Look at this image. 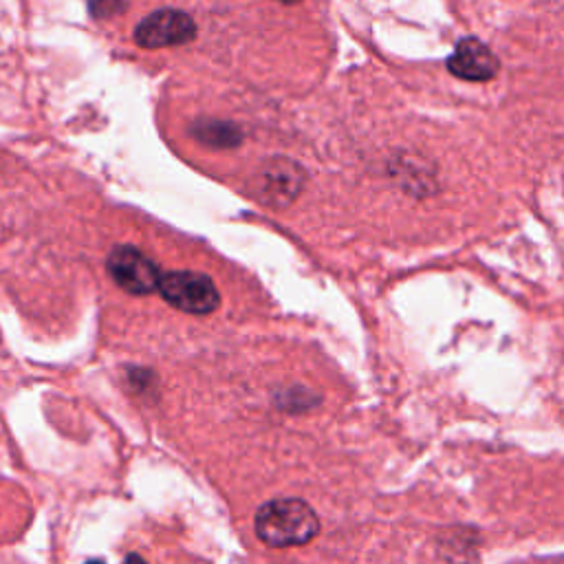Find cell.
Returning <instances> with one entry per match:
<instances>
[{
  "label": "cell",
  "mask_w": 564,
  "mask_h": 564,
  "mask_svg": "<svg viewBox=\"0 0 564 564\" xmlns=\"http://www.w3.org/2000/svg\"><path fill=\"white\" fill-rule=\"evenodd\" d=\"M253 531L271 549L302 546L319 533V518L302 498H275L258 507Z\"/></svg>",
  "instance_id": "cell-1"
},
{
  "label": "cell",
  "mask_w": 564,
  "mask_h": 564,
  "mask_svg": "<svg viewBox=\"0 0 564 564\" xmlns=\"http://www.w3.org/2000/svg\"><path fill=\"white\" fill-rule=\"evenodd\" d=\"M159 293L167 304L192 315H207L220 304L214 280L200 271H167L161 275Z\"/></svg>",
  "instance_id": "cell-2"
},
{
  "label": "cell",
  "mask_w": 564,
  "mask_h": 564,
  "mask_svg": "<svg viewBox=\"0 0 564 564\" xmlns=\"http://www.w3.org/2000/svg\"><path fill=\"white\" fill-rule=\"evenodd\" d=\"M106 269L112 282L132 295H148L159 289L161 271L159 267L137 247L119 245L110 251Z\"/></svg>",
  "instance_id": "cell-3"
},
{
  "label": "cell",
  "mask_w": 564,
  "mask_h": 564,
  "mask_svg": "<svg viewBox=\"0 0 564 564\" xmlns=\"http://www.w3.org/2000/svg\"><path fill=\"white\" fill-rule=\"evenodd\" d=\"M196 35V22L181 9H159L134 26V42L141 48L178 46Z\"/></svg>",
  "instance_id": "cell-4"
},
{
  "label": "cell",
  "mask_w": 564,
  "mask_h": 564,
  "mask_svg": "<svg viewBox=\"0 0 564 564\" xmlns=\"http://www.w3.org/2000/svg\"><path fill=\"white\" fill-rule=\"evenodd\" d=\"M447 70L463 82H489L498 75L500 59L482 40L465 35L447 57Z\"/></svg>",
  "instance_id": "cell-5"
},
{
  "label": "cell",
  "mask_w": 564,
  "mask_h": 564,
  "mask_svg": "<svg viewBox=\"0 0 564 564\" xmlns=\"http://www.w3.org/2000/svg\"><path fill=\"white\" fill-rule=\"evenodd\" d=\"M304 183V174L295 163L273 161L260 174V196L269 205H286L291 203Z\"/></svg>",
  "instance_id": "cell-6"
},
{
  "label": "cell",
  "mask_w": 564,
  "mask_h": 564,
  "mask_svg": "<svg viewBox=\"0 0 564 564\" xmlns=\"http://www.w3.org/2000/svg\"><path fill=\"white\" fill-rule=\"evenodd\" d=\"M194 134L203 141V143H209V145H236L240 134L234 126L229 123H198V128L194 130Z\"/></svg>",
  "instance_id": "cell-7"
},
{
  "label": "cell",
  "mask_w": 564,
  "mask_h": 564,
  "mask_svg": "<svg viewBox=\"0 0 564 564\" xmlns=\"http://www.w3.org/2000/svg\"><path fill=\"white\" fill-rule=\"evenodd\" d=\"M123 7H126V0H90V11H93V15H99V18L115 15Z\"/></svg>",
  "instance_id": "cell-8"
},
{
  "label": "cell",
  "mask_w": 564,
  "mask_h": 564,
  "mask_svg": "<svg viewBox=\"0 0 564 564\" xmlns=\"http://www.w3.org/2000/svg\"><path fill=\"white\" fill-rule=\"evenodd\" d=\"M123 564H145V560L139 555V553H128Z\"/></svg>",
  "instance_id": "cell-9"
},
{
  "label": "cell",
  "mask_w": 564,
  "mask_h": 564,
  "mask_svg": "<svg viewBox=\"0 0 564 564\" xmlns=\"http://www.w3.org/2000/svg\"><path fill=\"white\" fill-rule=\"evenodd\" d=\"M86 564H106V562L104 560H88Z\"/></svg>",
  "instance_id": "cell-10"
},
{
  "label": "cell",
  "mask_w": 564,
  "mask_h": 564,
  "mask_svg": "<svg viewBox=\"0 0 564 564\" xmlns=\"http://www.w3.org/2000/svg\"><path fill=\"white\" fill-rule=\"evenodd\" d=\"M278 2H284V4H291V2H297V0H278Z\"/></svg>",
  "instance_id": "cell-11"
}]
</instances>
